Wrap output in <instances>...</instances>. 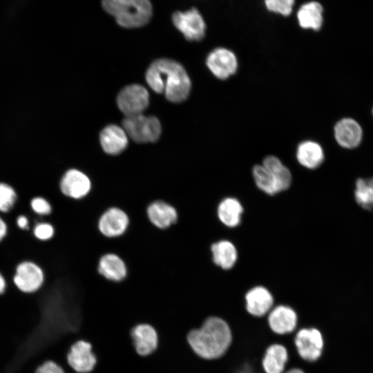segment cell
<instances>
[{
    "label": "cell",
    "mask_w": 373,
    "mask_h": 373,
    "mask_svg": "<svg viewBox=\"0 0 373 373\" xmlns=\"http://www.w3.org/2000/svg\"><path fill=\"white\" fill-rule=\"evenodd\" d=\"M146 213L149 222L156 229L161 230L170 228L178 220L176 208L162 200L151 202L146 207Z\"/></svg>",
    "instance_id": "9a60e30c"
},
{
    "label": "cell",
    "mask_w": 373,
    "mask_h": 373,
    "mask_svg": "<svg viewBox=\"0 0 373 373\" xmlns=\"http://www.w3.org/2000/svg\"><path fill=\"white\" fill-rule=\"evenodd\" d=\"M146 81L153 91L164 93L173 103L184 101L191 91V83L185 69L169 59H159L153 62L146 70Z\"/></svg>",
    "instance_id": "7a4b0ae2"
},
{
    "label": "cell",
    "mask_w": 373,
    "mask_h": 373,
    "mask_svg": "<svg viewBox=\"0 0 373 373\" xmlns=\"http://www.w3.org/2000/svg\"><path fill=\"white\" fill-rule=\"evenodd\" d=\"M262 164L274 175L283 191L291 186V173L278 157L273 155L267 156Z\"/></svg>",
    "instance_id": "484cf974"
},
{
    "label": "cell",
    "mask_w": 373,
    "mask_h": 373,
    "mask_svg": "<svg viewBox=\"0 0 373 373\" xmlns=\"http://www.w3.org/2000/svg\"><path fill=\"white\" fill-rule=\"evenodd\" d=\"M288 361L287 347L280 343H272L265 349L261 366L265 373H284Z\"/></svg>",
    "instance_id": "44dd1931"
},
{
    "label": "cell",
    "mask_w": 373,
    "mask_h": 373,
    "mask_svg": "<svg viewBox=\"0 0 373 373\" xmlns=\"http://www.w3.org/2000/svg\"><path fill=\"white\" fill-rule=\"evenodd\" d=\"M59 189L66 198L73 200H81L90 193L92 181L86 172L77 168H70L59 178Z\"/></svg>",
    "instance_id": "ba28073f"
},
{
    "label": "cell",
    "mask_w": 373,
    "mask_h": 373,
    "mask_svg": "<svg viewBox=\"0 0 373 373\" xmlns=\"http://www.w3.org/2000/svg\"><path fill=\"white\" fill-rule=\"evenodd\" d=\"M32 233L36 240L40 242H48L54 238L55 229L51 222L41 221L33 225Z\"/></svg>",
    "instance_id": "f546056e"
},
{
    "label": "cell",
    "mask_w": 373,
    "mask_h": 373,
    "mask_svg": "<svg viewBox=\"0 0 373 373\" xmlns=\"http://www.w3.org/2000/svg\"><path fill=\"white\" fill-rule=\"evenodd\" d=\"M8 233V225L0 214V243L5 239Z\"/></svg>",
    "instance_id": "836d02e7"
},
{
    "label": "cell",
    "mask_w": 373,
    "mask_h": 373,
    "mask_svg": "<svg viewBox=\"0 0 373 373\" xmlns=\"http://www.w3.org/2000/svg\"><path fill=\"white\" fill-rule=\"evenodd\" d=\"M284 373H305V372L298 367H291L286 370Z\"/></svg>",
    "instance_id": "d590c367"
},
{
    "label": "cell",
    "mask_w": 373,
    "mask_h": 373,
    "mask_svg": "<svg viewBox=\"0 0 373 373\" xmlns=\"http://www.w3.org/2000/svg\"><path fill=\"white\" fill-rule=\"evenodd\" d=\"M206 64L210 71L220 79H226L238 68V59L234 52L225 47L218 46L209 52Z\"/></svg>",
    "instance_id": "7c38bea8"
},
{
    "label": "cell",
    "mask_w": 373,
    "mask_h": 373,
    "mask_svg": "<svg viewBox=\"0 0 373 373\" xmlns=\"http://www.w3.org/2000/svg\"><path fill=\"white\" fill-rule=\"evenodd\" d=\"M354 199L363 209L372 210L373 209V178H359L356 180Z\"/></svg>",
    "instance_id": "4316f807"
},
{
    "label": "cell",
    "mask_w": 373,
    "mask_h": 373,
    "mask_svg": "<svg viewBox=\"0 0 373 373\" xmlns=\"http://www.w3.org/2000/svg\"><path fill=\"white\" fill-rule=\"evenodd\" d=\"M97 269L102 278L113 283L123 281L128 274L126 262L119 255L114 252L102 254L99 258Z\"/></svg>",
    "instance_id": "2e32d148"
},
{
    "label": "cell",
    "mask_w": 373,
    "mask_h": 373,
    "mask_svg": "<svg viewBox=\"0 0 373 373\" xmlns=\"http://www.w3.org/2000/svg\"><path fill=\"white\" fill-rule=\"evenodd\" d=\"M103 9L125 28L146 25L153 15L150 0H102Z\"/></svg>",
    "instance_id": "3957f363"
},
{
    "label": "cell",
    "mask_w": 373,
    "mask_h": 373,
    "mask_svg": "<svg viewBox=\"0 0 373 373\" xmlns=\"http://www.w3.org/2000/svg\"><path fill=\"white\" fill-rule=\"evenodd\" d=\"M323 11V6L317 1L303 3L294 11L298 26L303 30L319 31L324 21Z\"/></svg>",
    "instance_id": "ac0fdd59"
},
{
    "label": "cell",
    "mask_w": 373,
    "mask_h": 373,
    "mask_svg": "<svg viewBox=\"0 0 373 373\" xmlns=\"http://www.w3.org/2000/svg\"><path fill=\"white\" fill-rule=\"evenodd\" d=\"M252 173L256 186L265 193L274 195L283 191L274 175L262 164L256 165Z\"/></svg>",
    "instance_id": "d4e9b609"
},
{
    "label": "cell",
    "mask_w": 373,
    "mask_h": 373,
    "mask_svg": "<svg viewBox=\"0 0 373 373\" xmlns=\"http://www.w3.org/2000/svg\"><path fill=\"white\" fill-rule=\"evenodd\" d=\"M117 104L125 116L142 114L149 106V94L142 85H128L119 93Z\"/></svg>",
    "instance_id": "30bf717a"
},
{
    "label": "cell",
    "mask_w": 373,
    "mask_h": 373,
    "mask_svg": "<svg viewBox=\"0 0 373 373\" xmlns=\"http://www.w3.org/2000/svg\"><path fill=\"white\" fill-rule=\"evenodd\" d=\"M35 373H65L64 369L57 363L48 361L39 365Z\"/></svg>",
    "instance_id": "1f68e13d"
},
{
    "label": "cell",
    "mask_w": 373,
    "mask_h": 373,
    "mask_svg": "<svg viewBox=\"0 0 373 373\" xmlns=\"http://www.w3.org/2000/svg\"><path fill=\"white\" fill-rule=\"evenodd\" d=\"M244 300L246 312L255 318L266 317L275 303L272 293L261 285L249 289L245 294Z\"/></svg>",
    "instance_id": "4fadbf2b"
},
{
    "label": "cell",
    "mask_w": 373,
    "mask_h": 373,
    "mask_svg": "<svg viewBox=\"0 0 373 373\" xmlns=\"http://www.w3.org/2000/svg\"><path fill=\"white\" fill-rule=\"evenodd\" d=\"M211 258L214 265L223 269H231L238 260V250L228 240H219L211 244Z\"/></svg>",
    "instance_id": "7402d4cb"
},
{
    "label": "cell",
    "mask_w": 373,
    "mask_h": 373,
    "mask_svg": "<svg viewBox=\"0 0 373 373\" xmlns=\"http://www.w3.org/2000/svg\"><path fill=\"white\" fill-rule=\"evenodd\" d=\"M122 128L127 135L137 143L156 142L161 134V124L154 116L138 114L125 116Z\"/></svg>",
    "instance_id": "277c9868"
},
{
    "label": "cell",
    "mask_w": 373,
    "mask_h": 373,
    "mask_svg": "<svg viewBox=\"0 0 373 373\" xmlns=\"http://www.w3.org/2000/svg\"><path fill=\"white\" fill-rule=\"evenodd\" d=\"M30 207L35 215L45 218L50 216L53 210L50 201L41 195H36L32 198L30 200Z\"/></svg>",
    "instance_id": "4dcf8cb0"
},
{
    "label": "cell",
    "mask_w": 373,
    "mask_h": 373,
    "mask_svg": "<svg viewBox=\"0 0 373 373\" xmlns=\"http://www.w3.org/2000/svg\"><path fill=\"white\" fill-rule=\"evenodd\" d=\"M16 227L21 231H32V223L26 214H19L15 218Z\"/></svg>",
    "instance_id": "d6a6232c"
},
{
    "label": "cell",
    "mask_w": 373,
    "mask_h": 373,
    "mask_svg": "<svg viewBox=\"0 0 373 373\" xmlns=\"http://www.w3.org/2000/svg\"><path fill=\"white\" fill-rule=\"evenodd\" d=\"M18 200L16 189L10 184L0 182V214L10 213Z\"/></svg>",
    "instance_id": "83f0119b"
},
{
    "label": "cell",
    "mask_w": 373,
    "mask_h": 373,
    "mask_svg": "<svg viewBox=\"0 0 373 373\" xmlns=\"http://www.w3.org/2000/svg\"><path fill=\"white\" fill-rule=\"evenodd\" d=\"M172 22L189 41H201L206 37V21L200 11L195 6L175 12L172 15Z\"/></svg>",
    "instance_id": "5b68a950"
},
{
    "label": "cell",
    "mask_w": 373,
    "mask_h": 373,
    "mask_svg": "<svg viewBox=\"0 0 373 373\" xmlns=\"http://www.w3.org/2000/svg\"><path fill=\"white\" fill-rule=\"evenodd\" d=\"M100 143L104 152L116 155L121 153L128 145V135L123 128L111 124L100 133Z\"/></svg>",
    "instance_id": "ffe728a7"
},
{
    "label": "cell",
    "mask_w": 373,
    "mask_h": 373,
    "mask_svg": "<svg viewBox=\"0 0 373 373\" xmlns=\"http://www.w3.org/2000/svg\"><path fill=\"white\" fill-rule=\"evenodd\" d=\"M372 114H373V110H372Z\"/></svg>",
    "instance_id": "8d00e7d4"
},
{
    "label": "cell",
    "mask_w": 373,
    "mask_h": 373,
    "mask_svg": "<svg viewBox=\"0 0 373 373\" xmlns=\"http://www.w3.org/2000/svg\"><path fill=\"white\" fill-rule=\"evenodd\" d=\"M67 362L69 366L77 373L91 372L97 363L92 345L84 340H79L74 343L67 354Z\"/></svg>",
    "instance_id": "5bb4252c"
},
{
    "label": "cell",
    "mask_w": 373,
    "mask_h": 373,
    "mask_svg": "<svg viewBox=\"0 0 373 373\" xmlns=\"http://www.w3.org/2000/svg\"><path fill=\"white\" fill-rule=\"evenodd\" d=\"M295 3V0H264L268 12L285 17L293 13Z\"/></svg>",
    "instance_id": "f1b7e54d"
},
{
    "label": "cell",
    "mask_w": 373,
    "mask_h": 373,
    "mask_svg": "<svg viewBox=\"0 0 373 373\" xmlns=\"http://www.w3.org/2000/svg\"><path fill=\"white\" fill-rule=\"evenodd\" d=\"M46 283V274L38 263L30 260L19 262L12 278V284L21 293L39 291Z\"/></svg>",
    "instance_id": "8992f818"
},
{
    "label": "cell",
    "mask_w": 373,
    "mask_h": 373,
    "mask_svg": "<svg viewBox=\"0 0 373 373\" xmlns=\"http://www.w3.org/2000/svg\"><path fill=\"white\" fill-rule=\"evenodd\" d=\"M293 341L298 355L303 361L314 363L321 357L325 341L318 328H300L294 332Z\"/></svg>",
    "instance_id": "52a82bcc"
},
{
    "label": "cell",
    "mask_w": 373,
    "mask_h": 373,
    "mask_svg": "<svg viewBox=\"0 0 373 373\" xmlns=\"http://www.w3.org/2000/svg\"><path fill=\"white\" fill-rule=\"evenodd\" d=\"M186 338L197 356L205 360H216L227 352L233 336L231 327L224 319L211 316L200 327L191 329Z\"/></svg>",
    "instance_id": "6da1fadb"
},
{
    "label": "cell",
    "mask_w": 373,
    "mask_h": 373,
    "mask_svg": "<svg viewBox=\"0 0 373 373\" xmlns=\"http://www.w3.org/2000/svg\"><path fill=\"white\" fill-rule=\"evenodd\" d=\"M243 211V207L237 198L227 197L218 203L216 214L220 222L233 228L240 224Z\"/></svg>",
    "instance_id": "603a6c76"
},
{
    "label": "cell",
    "mask_w": 373,
    "mask_h": 373,
    "mask_svg": "<svg viewBox=\"0 0 373 373\" xmlns=\"http://www.w3.org/2000/svg\"><path fill=\"white\" fill-rule=\"evenodd\" d=\"M296 158L304 167L315 169L320 166L323 162V150L321 146L316 142L304 141L298 146Z\"/></svg>",
    "instance_id": "cb8c5ba5"
},
{
    "label": "cell",
    "mask_w": 373,
    "mask_h": 373,
    "mask_svg": "<svg viewBox=\"0 0 373 373\" xmlns=\"http://www.w3.org/2000/svg\"><path fill=\"white\" fill-rule=\"evenodd\" d=\"M266 320L269 329L277 335L290 334L298 328L297 312L287 304L274 305L266 316Z\"/></svg>",
    "instance_id": "8fae6325"
},
{
    "label": "cell",
    "mask_w": 373,
    "mask_h": 373,
    "mask_svg": "<svg viewBox=\"0 0 373 373\" xmlns=\"http://www.w3.org/2000/svg\"><path fill=\"white\" fill-rule=\"evenodd\" d=\"M130 218L119 207L112 206L104 210L97 220L99 233L106 238L114 239L123 236L128 229Z\"/></svg>",
    "instance_id": "9c48e42d"
},
{
    "label": "cell",
    "mask_w": 373,
    "mask_h": 373,
    "mask_svg": "<svg viewBox=\"0 0 373 373\" xmlns=\"http://www.w3.org/2000/svg\"><path fill=\"white\" fill-rule=\"evenodd\" d=\"M8 285V281L5 276L0 271V296L6 292Z\"/></svg>",
    "instance_id": "e575fe53"
},
{
    "label": "cell",
    "mask_w": 373,
    "mask_h": 373,
    "mask_svg": "<svg viewBox=\"0 0 373 373\" xmlns=\"http://www.w3.org/2000/svg\"><path fill=\"white\" fill-rule=\"evenodd\" d=\"M363 131L359 124L352 118H344L334 126V137L338 144L344 148L353 149L361 142Z\"/></svg>",
    "instance_id": "d6986e66"
},
{
    "label": "cell",
    "mask_w": 373,
    "mask_h": 373,
    "mask_svg": "<svg viewBox=\"0 0 373 373\" xmlns=\"http://www.w3.org/2000/svg\"><path fill=\"white\" fill-rule=\"evenodd\" d=\"M131 337L135 352L142 356L151 354L157 347L158 335L148 323H140L131 330Z\"/></svg>",
    "instance_id": "e0dca14e"
}]
</instances>
